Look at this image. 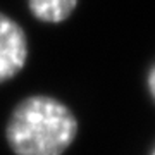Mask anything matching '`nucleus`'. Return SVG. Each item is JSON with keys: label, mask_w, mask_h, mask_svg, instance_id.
Segmentation results:
<instances>
[{"label": "nucleus", "mask_w": 155, "mask_h": 155, "mask_svg": "<svg viewBox=\"0 0 155 155\" xmlns=\"http://www.w3.org/2000/svg\"><path fill=\"white\" fill-rule=\"evenodd\" d=\"M78 134V119L62 102L47 95L21 100L5 127L16 155H62Z\"/></svg>", "instance_id": "1"}, {"label": "nucleus", "mask_w": 155, "mask_h": 155, "mask_svg": "<svg viewBox=\"0 0 155 155\" xmlns=\"http://www.w3.org/2000/svg\"><path fill=\"white\" fill-rule=\"evenodd\" d=\"M28 61V38L14 19L0 12V83L19 74Z\"/></svg>", "instance_id": "2"}, {"label": "nucleus", "mask_w": 155, "mask_h": 155, "mask_svg": "<svg viewBox=\"0 0 155 155\" xmlns=\"http://www.w3.org/2000/svg\"><path fill=\"white\" fill-rule=\"evenodd\" d=\"M29 11L43 22H62L71 16L78 0H28Z\"/></svg>", "instance_id": "3"}, {"label": "nucleus", "mask_w": 155, "mask_h": 155, "mask_svg": "<svg viewBox=\"0 0 155 155\" xmlns=\"http://www.w3.org/2000/svg\"><path fill=\"white\" fill-rule=\"evenodd\" d=\"M147 84H148L150 95H152V97H153V100H155V64L152 66V69L148 71V78H147Z\"/></svg>", "instance_id": "4"}, {"label": "nucleus", "mask_w": 155, "mask_h": 155, "mask_svg": "<svg viewBox=\"0 0 155 155\" xmlns=\"http://www.w3.org/2000/svg\"><path fill=\"white\" fill-rule=\"evenodd\" d=\"M150 155H155V147H153V150H152V153H150Z\"/></svg>", "instance_id": "5"}]
</instances>
